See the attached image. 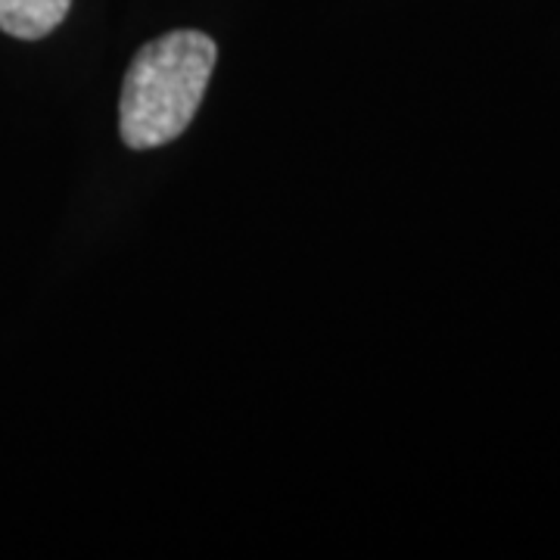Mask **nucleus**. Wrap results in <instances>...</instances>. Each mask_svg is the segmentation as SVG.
Wrapping results in <instances>:
<instances>
[{
	"mask_svg": "<svg viewBox=\"0 0 560 560\" xmlns=\"http://www.w3.org/2000/svg\"><path fill=\"white\" fill-rule=\"evenodd\" d=\"M215 69V40L202 32H168L140 50L121 88V140L156 150L184 135Z\"/></svg>",
	"mask_w": 560,
	"mask_h": 560,
	"instance_id": "obj_1",
	"label": "nucleus"
},
{
	"mask_svg": "<svg viewBox=\"0 0 560 560\" xmlns=\"http://www.w3.org/2000/svg\"><path fill=\"white\" fill-rule=\"evenodd\" d=\"M72 0H0V28L22 40L50 35L69 13Z\"/></svg>",
	"mask_w": 560,
	"mask_h": 560,
	"instance_id": "obj_2",
	"label": "nucleus"
}]
</instances>
